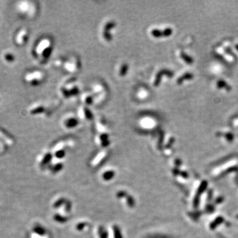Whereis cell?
<instances>
[{
	"label": "cell",
	"instance_id": "6da1fadb",
	"mask_svg": "<svg viewBox=\"0 0 238 238\" xmlns=\"http://www.w3.org/2000/svg\"><path fill=\"white\" fill-rule=\"evenodd\" d=\"M51 42L48 39L45 38L40 41L36 47V52L38 55L41 56L43 59L48 58L52 52Z\"/></svg>",
	"mask_w": 238,
	"mask_h": 238
},
{
	"label": "cell",
	"instance_id": "7a4b0ae2",
	"mask_svg": "<svg viewBox=\"0 0 238 238\" xmlns=\"http://www.w3.org/2000/svg\"><path fill=\"white\" fill-rule=\"evenodd\" d=\"M43 73L40 71H33L26 73L25 76V80L30 85L37 86L41 84L44 80Z\"/></svg>",
	"mask_w": 238,
	"mask_h": 238
},
{
	"label": "cell",
	"instance_id": "3957f363",
	"mask_svg": "<svg viewBox=\"0 0 238 238\" xmlns=\"http://www.w3.org/2000/svg\"><path fill=\"white\" fill-rule=\"evenodd\" d=\"M29 37V34L28 30L26 29H22L16 35L15 42L19 46H23L26 43H27Z\"/></svg>",
	"mask_w": 238,
	"mask_h": 238
},
{
	"label": "cell",
	"instance_id": "277c9868",
	"mask_svg": "<svg viewBox=\"0 0 238 238\" xmlns=\"http://www.w3.org/2000/svg\"><path fill=\"white\" fill-rule=\"evenodd\" d=\"M18 10L23 14H29V15H33L35 13L34 6L31 5L30 2H21L18 5Z\"/></svg>",
	"mask_w": 238,
	"mask_h": 238
},
{
	"label": "cell",
	"instance_id": "5b68a950",
	"mask_svg": "<svg viewBox=\"0 0 238 238\" xmlns=\"http://www.w3.org/2000/svg\"><path fill=\"white\" fill-rule=\"evenodd\" d=\"M114 23L113 21H109L107 22L103 26V37L105 38V41H109L112 39V35L111 34V33L109 31H112V29L114 28Z\"/></svg>",
	"mask_w": 238,
	"mask_h": 238
},
{
	"label": "cell",
	"instance_id": "8992f818",
	"mask_svg": "<svg viewBox=\"0 0 238 238\" xmlns=\"http://www.w3.org/2000/svg\"><path fill=\"white\" fill-rule=\"evenodd\" d=\"M79 68V61H75L73 60L69 61L65 64V68L70 72H75Z\"/></svg>",
	"mask_w": 238,
	"mask_h": 238
},
{
	"label": "cell",
	"instance_id": "52a82bcc",
	"mask_svg": "<svg viewBox=\"0 0 238 238\" xmlns=\"http://www.w3.org/2000/svg\"><path fill=\"white\" fill-rule=\"evenodd\" d=\"M78 125V121L76 118L73 117H69L64 120V126L68 129L75 128Z\"/></svg>",
	"mask_w": 238,
	"mask_h": 238
},
{
	"label": "cell",
	"instance_id": "ba28073f",
	"mask_svg": "<svg viewBox=\"0 0 238 238\" xmlns=\"http://www.w3.org/2000/svg\"><path fill=\"white\" fill-rule=\"evenodd\" d=\"M3 60L7 63H12L15 60V57L14 54L11 52H4L2 54Z\"/></svg>",
	"mask_w": 238,
	"mask_h": 238
},
{
	"label": "cell",
	"instance_id": "9c48e42d",
	"mask_svg": "<svg viewBox=\"0 0 238 238\" xmlns=\"http://www.w3.org/2000/svg\"><path fill=\"white\" fill-rule=\"evenodd\" d=\"M44 107L42 105L36 104L33 105L29 109V113L31 114H38L41 113H43L44 111Z\"/></svg>",
	"mask_w": 238,
	"mask_h": 238
},
{
	"label": "cell",
	"instance_id": "30bf717a",
	"mask_svg": "<svg viewBox=\"0 0 238 238\" xmlns=\"http://www.w3.org/2000/svg\"><path fill=\"white\" fill-rule=\"evenodd\" d=\"M98 142L101 145V146H107L109 142V136L106 133H102L99 136L98 138Z\"/></svg>",
	"mask_w": 238,
	"mask_h": 238
},
{
	"label": "cell",
	"instance_id": "8fae6325",
	"mask_svg": "<svg viewBox=\"0 0 238 238\" xmlns=\"http://www.w3.org/2000/svg\"><path fill=\"white\" fill-rule=\"evenodd\" d=\"M0 137L6 139V142H7L9 144H11L13 142V140L11 136L6 130L1 129V128H0Z\"/></svg>",
	"mask_w": 238,
	"mask_h": 238
},
{
	"label": "cell",
	"instance_id": "7c38bea8",
	"mask_svg": "<svg viewBox=\"0 0 238 238\" xmlns=\"http://www.w3.org/2000/svg\"><path fill=\"white\" fill-rule=\"evenodd\" d=\"M79 116H80L81 118L87 119V120H91L93 117L91 112L85 107L80 110V111H79Z\"/></svg>",
	"mask_w": 238,
	"mask_h": 238
},
{
	"label": "cell",
	"instance_id": "4fadbf2b",
	"mask_svg": "<svg viewBox=\"0 0 238 238\" xmlns=\"http://www.w3.org/2000/svg\"><path fill=\"white\" fill-rule=\"evenodd\" d=\"M111 230V234L113 238H123L121 232L119 230L118 227L113 226Z\"/></svg>",
	"mask_w": 238,
	"mask_h": 238
},
{
	"label": "cell",
	"instance_id": "5bb4252c",
	"mask_svg": "<svg viewBox=\"0 0 238 238\" xmlns=\"http://www.w3.org/2000/svg\"><path fill=\"white\" fill-rule=\"evenodd\" d=\"M114 177V172L112 170L105 171L103 175V178L105 180H111Z\"/></svg>",
	"mask_w": 238,
	"mask_h": 238
},
{
	"label": "cell",
	"instance_id": "9a60e30c",
	"mask_svg": "<svg viewBox=\"0 0 238 238\" xmlns=\"http://www.w3.org/2000/svg\"><path fill=\"white\" fill-rule=\"evenodd\" d=\"M152 36L155 38H160L161 37H165L164 34V30H160L158 29H152L151 30Z\"/></svg>",
	"mask_w": 238,
	"mask_h": 238
},
{
	"label": "cell",
	"instance_id": "2e32d148",
	"mask_svg": "<svg viewBox=\"0 0 238 238\" xmlns=\"http://www.w3.org/2000/svg\"><path fill=\"white\" fill-rule=\"evenodd\" d=\"M97 236L99 238H107L108 233L103 227H99L97 230Z\"/></svg>",
	"mask_w": 238,
	"mask_h": 238
},
{
	"label": "cell",
	"instance_id": "e0dca14e",
	"mask_svg": "<svg viewBox=\"0 0 238 238\" xmlns=\"http://www.w3.org/2000/svg\"><path fill=\"white\" fill-rule=\"evenodd\" d=\"M128 69H129V68H128V65L126 64H122L120 67V69L118 70V73L119 75L121 76H124L126 75V72H128Z\"/></svg>",
	"mask_w": 238,
	"mask_h": 238
},
{
	"label": "cell",
	"instance_id": "ac0fdd59",
	"mask_svg": "<svg viewBox=\"0 0 238 238\" xmlns=\"http://www.w3.org/2000/svg\"><path fill=\"white\" fill-rule=\"evenodd\" d=\"M193 77V76L192 73H186L185 75H184V76H183L182 77H180V78H179L178 79V83H181L183 82V81L185 80V79H191Z\"/></svg>",
	"mask_w": 238,
	"mask_h": 238
},
{
	"label": "cell",
	"instance_id": "d6986e66",
	"mask_svg": "<svg viewBox=\"0 0 238 238\" xmlns=\"http://www.w3.org/2000/svg\"><path fill=\"white\" fill-rule=\"evenodd\" d=\"M92 97L89 95H85L83 97V102L86 105H90L92 103Z\"/></svg>",
	"mask_w": 238,
	"mask_h": 238
},
{
	"label": "cell",
	"instance_id": "ffe728a7",
	"mask_svg": "<svg viewBox=\"0 0 238 238\" xmlns=\"http://www.w3.org/2000/svg\"><path fill=\"white\" fill-rule=\"evenodd\" d=\"M217 86H218V88H224V87H226V88H228V90H229V89H230V87L228 86V85L226 84V83L224 81H222V80L219 81L218 82Z\"/></svg>",
	"mask_w": 238,
	"mask_h": 238
},
{
	"label": "cell",
	"instance_id": "44dd1931",
	"mask_svg": "<svg viewBox=\"0 0 238 238\" xmlns=\"http://www.w3.org/2000/svg\"><path fill=\"white\" fill-rule=\"evenodd\" d=\"M181 57H182V58H183V59L184 60V61H187V63H188V64H191L192 62V59L191 58V57H189V56H188L186 54H184V53H182V54H181Z\"/></svg>",
	"mask_w": 238,
	"mask_h": 238
},
{
	"label": "cell",
	"instance_id": "7402d4cb",
	"mask_svg": "<svg viewBox=\"0 0 238 238\" xmlns=\"http://www.w3.org/2000/svg\"><path fill=\"white\" fill-rule=\"evenodd\" d=\"M86 223H79L77 226V229L79 231H81L84 230V227H86Z\"/></svg>",
	"mask_w": 238,
	"mask_h": 238
},
{
	"label": "cell",
	"instance_id": "603a6c76",
	"mask_svg": "<svg viewBox=\"0 0 238 238\" xmlns=\"http://www.w3.org/2000/svg\"><path fill=\"white\" fill-rule=\"evenodd\" d=\"M236 48H237V50H238V45H236Z\"/></svg>",
	"mask_w": 238,
	"mask_h": 238
}]
</instances>
